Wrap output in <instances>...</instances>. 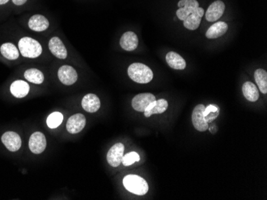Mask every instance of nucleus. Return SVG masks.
Instances as JSON below:
<instances>
[{"instance_id": "nucleus-12", "label": "nucleus", "mask_w": 267, "mask_h": 200, "mask_svg": "<svg viewBox=\"0 0 267 200\" xmlns=\"http://www.w3.org/2000/svg\"><path fill=\"white\" fill-rule=\"evenodd\" d=\"M2 142L5 147L11 152H16L21 147V138L19 134L15 132L5 133L2 137Z\"/></svg>"}, {"instance_id": "nucleus-15", "label": "nucleus", "mask_w": 267, "mask_h": 200, "mask_svg": "<svg viewBox=\"0 0 267 200\" xmlns=\"http://www.w3.org/2000/svg\"><path fill=\"white\" fill-rule=\"evenodd\" d=\"M138 38L134 32L128 31L122 35L120 46L124 51H133L138 47Z\"/></svg>"}, {"instance_id": "nucleus-22", "label": "nucleus", "mask_w": 267, "mask_h": 200, "mask_svg": "<svg viewBox=\"0 0 267 200\" xmlns=\"http://www.w3.org/2000/svg\"><path fill=\"white\" fill-rule=\"evenodd\" d=\"M242 93L244 97L250 102H256L259 98V88L254 83L246 82L242 86Z\"/></svg>"}, {"instance_id": "nucleus-17", "label": "nucleus", "mask_w": 267, "mask_h": 200, "mask_svg": "<svg viewBox=\"0 0 267 200\" xmlns=\"http://www.w3.org/2000/svg\"><path fill=\"white\" fill-rule=\"evenodd\" d=\"M48 19L42 15H34L28 22V27L32 30L36 32L44 31L49 28Z\"/></svg>"}, {"instance_id": "nucleus-7", "label": "nucleus", "mask_w": 267, "mask_h": 200, "mask_svg": "<svg viewBox=\"0 0 267 200\" xmlns=\"http://www.w3.org/2000/svg\"><path fill=\"white\" fill-rule=\"evenodd\" d=\"M58 77L60 82L65 86H71L78 80L77 71L70 65L61 66L58 71Z\"/></svg>"}, {"instance_id": "nucleus-9", "label": "nucleus", "mask_w": 267, "mask_h": 200, "mask_svg": "<svg viewBox=\"0 0 267 200\" xmlns=\"http://www.w3.org/2000/svg\"><path fill=\"white\" fill-rule=\"evenodd\" d=\"M225 6L224 2L221 0H217L212 2L208 7L207 11H206V19L208 22H214L219 20L223 14H224Z\"/></svg>"}, {"instance_id": "nucleus-2", "label": "nucleus", "mask_w": 267, "mask_h": 200, "mask_svg": "<svg viewBox=\"0 0 267 200\" xmlns=\"http://www.w3.org/2000/svg\"><path fill=\"white\" fill-rule=\"evenodd\" d=\"M19 48L21 55L28 58L38 57L43 52L40 43L29 37H24L19 40Z\"/></svg>"}, {"instance_id": "nucleus-14", "label": "nucleus", "mask_w": 267, "mask_h": 200, "mask_svg": "<svg viewBox=\"0 0 267 200\" xmlns=\"http://www.w3.org/2000/svg\"><path fill=\"white\" fill-rule=\"evenodd\" d=\"M49 50L52 55L60 59H65L67 57V51L64 42L58 37H53L49 41Z\"/></svg>"}, {"instance_id": "nucleus-21", "label": "nucleus", "mask_w": 267, "mask_h": 200, "mask_svg": "<svg viewBox=\"0 0 267 200\" xmlns=\"http://www.w3.org/2000/svg\"><path fill=\"white\" fill-rule=\"evenodd\" d=\"M30 91V86L24 81L17 80L14 82L11 86V93L17 98L26 97Z\"/></svg>"}, {"instance_id": "nucleus-20", "label": "nucleus", "mask_w": 267, "mask_h": 200, "mask_svg": "<svg viewBox=\"0 0 267 200\" xmlns=\"http://www.w3.org/2000/svg\"><path fill=\"white\" fill-rule=\"evenodd\" d=\"M166 61L167 62L169 66L174 70H182L187 67V63H186L184 58L178 54L173 52V51L169 52L167 55Z\"/></svg>"}, {"instance_id": "nucleus-30", "label": "nucleus", "mask_w": 267, "mask_h": 200, "mask_svg": "<svg viewBox=\"0 0 267 200\" xmlns=\"http://www.w3.org/2000/svg\"><path fill=\"white\" fill-rule=\"evenodd\" d=\"M9 2V0H0V5L6 4Z\"/></svg>"}, {"instance_id": "nucleus-24", "label": "nucleus", "mask_w": 267, "mask_h": 200, "mask_svg": "<svg viewBox=\"0 0 267 200\" xmlns=\"http://www.w3.org/2000/svg\"><path fill=\"white\" fill-rule=\"evenodd\" d=\"M255 79L259 90L263 94L267 93V73L263 69H259L255 72Z\"/></svg>"}, {"instance_id": "nucleus-4", "label": "nucleus", "mask_w": 267, "mask_h": 200, "mask_svg": "<svg viewBox=\"0 0 267 200\" xmlns=\"http://www.w3.org/2000/svg\"><path fill=\"white\" fill-rule=\"evenodd\" d=\"M205 106L202 104H200L195 106L192 113V123L194 127L200 132H205L209 128V123L206 121L204 116V110Z\"/></svg>"}, {"instance_id": "nucleus-5", "label": "nucleus", "mask_w": 267, "mask_h": 200, "mask_svg": "<svg viewBox=\"0 0 267 200\" xmlns=\"http://www.w3.org/2000/svg\"><path fill=\"white\" fill-rule=\"evenodd\" d=\"M178 6L179 8L176 11L177 17L183 21L191 13L200 7V3L197 0H180L178 2Z\"/></svg>"}, {"instance_id": "nucleus-18", "label": "nucleus", "mask_w": 267, "mask_h": 200, "mask_svg": "<svg viewBox=\"0 0 267 200\" xmlns=\"http://www.w3.org/2000/svg\"><path fill=\"white\" fill-rule=\"evenodd\" d=\"M168 109V102L165 99L155 100L144 111V116L150 117L154 114H161Z\"/></svg>"}, {"instance_id": "nucleus-19", "label": "nucleus", "mask_w": 267, "mask_h": 200, "mask_svg": "<svg viewBox=\"0 0 267 200\" xmlns=\"http://www.w3.org/2000/svg\"><path fill=\"white\" fill-rule=\"evenodd\" d=\"M228 29V25L225 22H217L207 29L206 37L209 39H215L224 35Z\"/></svg>"}, {"instance_id": "nucleus-29", "label": "nucleus", "mask_w": 267, "mask_h": 200, "mask_svg": "<svg viewBox=\"0 0 267 200\" xmlns=\"http://www.w3.org/2000/svg\"><path fill=\"white\" fill-rule=\"evenodd\" d=\"M27 1L28 0H12L13 3L16 6H22V5L25 4Z\"/></svg>"}, {"instance_id": "nucleus-11", "label": "nucleus", "mask_w": 267, "mask_h": 200, "mask_svg": "<svg viewBox=\"0 0 267 200\" xmlns=\"http://www.w3.org/2000/svg\"><path fill=\"white\" fill-rule=\"evenodd\" d=\"M86 125V117L81 114H74L68 119L67 129L71 134L80 133Z\"/></svg>"}, {"instance_id": "nucleus-27", "label": "nucleus", "mask_w": 267, "mask_h": 200, "mask_svg": "<svg viewBox=\"0 0 267 200\" xmlns=\"http://www.w3.org/2000/svg\"><path fill=\"white\" fill-rule=\"evenodd\" d=\"M64 120V116L63 114L60 112H54L49 115L47 119V126L50 129H56L60 126V124L63 122Z\"/></svg>"}, {"instance_id": "nucleus-13", "label": "nucleus", "mask_w": 267, "mask_h": 200, "mask_svg": "<svg viewBox=\"0 0 267 200\" xmlns=\"http://www.w3.org/2000/svg\"><path fill=\"white\" fill-rule=\"evenodd\" d=\"M205 14L203 9L198 7L193 13H191L187 19L183 20V25L190 30H195L200 28L201 18Z\"/></svg>"}, {"instance_id": "nucleus-10", "label": "nucleus", "mask_w": 267, "mask_h": 200, "mask_svg": "<svg viewBox=\"0 0 267 200\" xmlns=\"http://www.w3.org/2000/svg\"><path fill=\"white\" fill-rule=\"evenodd\" d=\"M47 146L46 137L40 132H36L31 136L29 140V147L34 154H40L44 151Z\"/></svg>"}, {"instance_id": "nucleus-25", "label": "nucleus", "mask_w": 267, "mask_h": 200, "mask_svg": "<svg viewBox=\"0 0 267 200\" xmlns=\"http://www.w3.org/2000/svg\"><path fill=\"white\" fill-rule=\"evenodd\" d=\"M24 78L34 84H42L44 81V75L40 70L37 69H29L24 73Z\"/></svg>"}, {"instance_id": "nucleus-6", "label": "nucleus", "mask_w": 267, "mask_h": 200, "mask_svg": "<svg viewBox=\"0 0 267 200\" xmlns=\"http://www.w3.org/2000/svg\"><path fill=\"white\" fill-rule=\"evenodd\" d=\"M155 97L152 93H144L136 95L132 99V107L138 112L144 113L146 108L155 101Z\"/></svg>"}, {"instance_id": "nucleus-16", "label": "nucleus", "mask_w": 267, "mask_h": 200, "mask_svg": "<svg viewBox=\"0 0 267 200\" xmlns=\"http://www.w3.org/2000/svg\"><path fill=\"white\" fill-rule=\"evenodd\" d=\"M82 106H83V110L87 112L93 114L100 110L101 103H100V98L96 94L89 93V94H87L83 97Z\"/></svg>"}, {"instance_id": "nucleus-26", "label": "nucleus", "mask_w": 267, "mask_h": 200, "mask_svg": "<svg viewBox=\"0 0 267 200\" xmlns=\"http://www.w3.org/2000/svg\"><path fill=\"white\" fill-rule=\"evenodd\" d=\"M219 113H220V110L218 106L210 105L205 108L203 114L206 121L208 123H211L218 118V116H219Z\"/></svg>"}, {"instance_id": "nucleus-8", "label": "nucleus", "mask_w": 267, "mask_h": 200, "mask_svg": "<svg viewBox=\"0 0 267 200\" xmlns=\"http://www.w3.org/2000/svg\"><path fill=\"white\" fill-rule=\"evenodd\" d=\"M124 149L125 147L122 143H115V145L110 147L106 155V160L110 166L116 168L120 165L124 154Z\"/></svg>"}, {"instance_id": "nucleus-23", "label": "nucleus", "mask_w": 267, "mask_h": 200, "mask_svg": "<svg viewBox=\"0 0 267 200\" xmlns=\"http://www.w3.org/2000/svg\"><path fill=\"white\" fill-rule=\"evenodd\" d=\"M0 52L3 57L9 60H16L19 56V51L17 47L10 42L2 44L0 47Z\"/></svg>"}, {"instance_id": "nucleus-28", "label": "nucleus", "mask_w": 267, "mask_h": 200, "mask_svg": "<svg viewBox=\"0 0 267 200\" xmlns=\"http://www.w3.org/2000/svg\"><path fill=\"white\" fill-rule=\"evenodd\" d=\"M140 160V156L138 153L134 152H129V153L123 155L122 159V163L124 166H131L134 162H138Z\"/></svg>"}, {"instance_id": "nucleus-3", "label": "nucleus", "mask_w": 267, "mask_h": 200, "mask_svg": "<svg viewBox=\"0 0 267 200\" xmlns=\"http://www.w3.org/2000/svg\"><path fill=\"white\" fill-rule=\"evenodd\" d=\"M123 185L130 192L138 196H144L148 192V184L146 180L137 175H128L124 177Z\"/></svg>"}, {"instance_id": "nucleus-1", "label": "nucleus", "mask_w": 267, "mask_h": 200, "mask_svg": "<svg viewBox=\"0 0 267 200\" xmlns=\"http://www.w3.org/2000/svg\"><path fill=\"white\" fill-rule=\"evenodd\" d=\"M128 74L132 81L139 84L151 83L154 77L151 68L142 63L132 64L128 67Z\"/></svg>"}]
</instances>
